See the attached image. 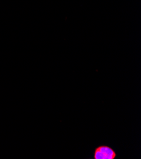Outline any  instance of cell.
<instances>
[{
  "label": "cell",
  "instance_id": "6da1fadb",
  "mask_svg": "<svg viewBox=\"0 0 141 159\" xmlns=\"http://www.w3.org/2000/svg\"><path fill=\"white\" fill-rule=\"evenodd\" d=\"M117 157L116 151L109 146L100 145L94 151V159H115Z\"/></svg>",
  "mask_w": 141,
  "mask_h": 159
}]
</instances>
